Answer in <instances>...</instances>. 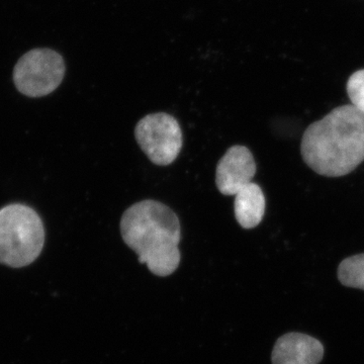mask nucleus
I'll use <instances>...</instances> for the list:
<instances>
[{
	"mask_svg": "<svg viewBox=\"0 0 364 364\" xmlns=\"http://www.w3.org/2000/svg\"><path fill=\"white\" fill-rule=\"evenodd\" d=\"M135 136L146 156L159 166L176 161L183 144L178 121L166 112L144 117L136 124Z\"/></svg>",
	"mask_w": 364,
	"mask_h": 364,
	"instance_id": "5",
	"label": "nucleus"
},
{
	"mask_svg": "<svg viewBox=\"0 0 364 364\" xmlns=\"http://www.w3.org/2000/svg\"><path fill=\"white\" fill-rule=\"evenodd\" d=\"M45 229L38 213L28 205L13 203L0 210V263L21 268L42 253Z\"/></svg>",
	"mask_w": 364,
	"mask_h": 364,
	"instance_id": "3",
	"label": "nucleus"
},
{
	"mask_svg": "<svg viewBox=\"0 0 364 364\" xmlns=\"http://www.w3.org/2000/svg\"><path fill=\"white\" fill-rule=\"evenodd\" d=\"M255 173L256 163L251 151L245 146H232L218 163L215 184L222 195L235 196L252 182Z\"/></svg>",
	"mask_w": 364,
	"mask_h": 364,
	"instance_id": "6",
	"label": "nucleus"
},
{
	"mask_svg": "<svg viewBox=\"0 0 364 364\" xmlns=\"http://www.w3.org/2000/svg\"><path fill=\"white\" fill-rule=\"evenodd\" d=\"M65 75V63L58 53L37 49L23 55L14 70L16 90L30 97H41L57 90Z\"/></svg>",
	"mask_w": 364,
	"mask_h": 364,
	"instance_id": "4",
	"label": "nucleus"
},
{
	"mask_svg": "<svg viewBox=\"0 0 364 364\" xmlns=\"http://www.w3.org/2000/svg\"><path fill=\"white\" fill-rule=\"evenodd\" d=\"M304 161L316 173L347 176L364 161V114L353 105L333 109L306 129L301 145Z\"/></svg>",
	"mask_w": 364,
	"mask_h": 364,
	"instance_id": "1",
	"label": "nucleus"
},
{
	"mask_svg": "<svg viewBox=\"0 0 364 364\" xmlns=\"http://www.w3.org/2000/svg\"><path fill=\"white\" fill-rule=\"evenodd\" d=\"M324 356V346L318 339L303 333L282 335L273 347L272 364H318Z\"/></svg>",
	"mask_w": 364,
	"mask_h": 364,
	"instance_id": "7",
	"label": "nucleus"
},
{
	"mask_svg": "<svg viewBox=\"0 0 364 364\" xmlns=\"http://www.w3.org/2000/svg\"><path fill=\"white\" fill-rule=\"evenodd\" d=\"M347 93L352 105L364 114V69L352 74L347 82Z\"/></svg>",
	"mask_w": 364,
	"mask_h": 364,
	"instance_id": "10",
	"label": "nucleus"
},
{
	"mask_svg": "<svg viewBox=\"0 0 364 364\" xmlns=\"http://www.w3.org/2000/svg\"><path fill=\"white\" fill-rule=\"evenodd\" d=\"M121 234L139 262L147 265L153 274L168 277L178 268L181 223L164 203L146 200L132 205L122 215Z\"/></svg>",
	"mask_w": 364,
	"mask_h": 364,
	"instance_id": "2",
	"label": "nucleus"
},
{
	"mask_svg": "<svg viewBox=\"0 0 364 364\" xmlns=\"http://www.w3.org/2000/svg\"><path fill=\"white\" fill-rule=\"evenodd\" d=\"M265 207L264 193L254 182H250L235 196V218L244 229H254L260 224L264 217Z\"/></svg>",
	"mask_w": 364,
	"mask_h": 364,
	"instance_id": "8",
	"label": "nucleus"
},
{
	"mask_svg": "<svg viewBox=\"0 0 364 364\" xmlns=\"http://www.w3.org/2000/svg\"><path fill=\"white\" fill-rule=\"evenodd\" d=\"M338 279L345 287L364 291V253L351 256L340 263Z\"/></svg>",
	"mask_w": 364,
	"mask_h": 364,
	"instance_id": "9",
	"label": "nucleus"
}]
</instances>
